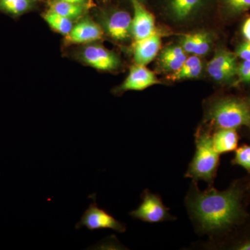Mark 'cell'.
<instances>
[{"mask_svg":"<svg viewBox=\"0 0 250 250\" xmlns=\"http://www.w3.org/2000/svg\"><path fill=\"white\" fill-rule=\"evenodd\" d=\"M185 205L195 231L209 236L212 245L208 247L228 238L250 216L242 178L233 181L224 190L208 186L202 191L197 182L192 181Z\"/></svg>","mask_w":250,"mask_h":250,"instance_id":"1","label":"cell"},{"mask_svg":"<svg viewBox=\"0 0 250 250\" xmlns=\"http://www.w3.org/2000/svg\"><path fill=\"white\" fill-rule=\"evenodd\" d=\"M245 186V192H246V200L248 204H250V174H247L245 177H242Z\"/></svg>","mask_w":250,"mask_h":250,"instance_id":"27","label":"cell"},{"mask_svg":"<svg viewBox=\"0 0 250 250\" xmlns=\"http://www.w3.org/2000/svg\"><path fill=\"white\" fill-rule=\"evenodd\" d=\"M219 12L225 21H231L250 11V0H218Z\"/></svg>","mask_w":250,"mask_h":250,"instance_id":"19","label":"cell"},{"mask_svg":"<svg viewBox=\"0 0 250 250\" xmlns=\"http://www.w3.org/2000/svg\"><path fill=\"white\" fill-rule=\"evenodd\" d=\"M205 70V64L201 57L191 55L187 57L183 65L177 72L170 74L169 80L174 81L195 80L200 78Z\"/></svg>","mask_w":250,"mask_h":250,"instance_id":"18","label":"cell"},{"mask_svg":"<svg viewBox=\"0 0 250 250\" xmlns=\"http://www.w3.org/2000/svg\"><path fill=\"white\" fill-rule=\"evenodd\" d=\"M80 57L87 65L100 71H113L121 63L116 54L98 44L86 46L81 52Z\"/></svg>","mask_w":250,"mask_h":250,"instance_id":"8","label":"cell"},{"mask_svg":"<svg viewBox=\"0 0 250 250\" xmlns=\"http://www.w3.org/2000/svg\"><path fill=\"white\" fill-rule=\"evenodd\" d=\"M210 2L211 0H162L161 7L169 21L185 25L201 17Z\"/></svg>","mask_w":250,"mask_h":250,"instance_id":"4","label":"cell"},{"mask_svg":"<svg viewBox=\"0 0 250 250\" xmlns=\"http://www.w3.org/2000/svg\"><path fill=\"white\" fill-rule=\"evenodd\" d=\"M231 164L241 166L250 174V145L243 144L237 147Z\"/></svg>","mask_w":250,"mask_h":250,"instance_id":"23","label":"cell"},{"mask_svg":"<svg viewBox=\"0 0 250 250\" xmlns=\"http://www.w3.org/2000/svg\"><path fill=\"white\" fill-rule=\"evenodd\" d=\"M90 197L93 200V202L85 210L80 222L76 224L75 228L80 229L82 227H85L90 231L110 229L118 233L126 231V227L125 223L118 221L106 210L98 207L96 194H93Z\"/></svg>","mask_w":250,"mask_h":250,"instance_id":"7","label":"cell"},{"mask_svg":"<svg viewBox=\"0 0 250 250\" xmlns=\"http://www.w3.org/2000/svg\"><path fill=\"white\" fill-rule=\"evenodd\" d=\"M234 53L242 61L250 62V42L245 41L240 42L235 49Z\"/></svg>","mask_w":250,"mask_h":250,"instance_id":"25","label":"cell"},{"mask_svg":"<svg viewBox=\"0 0 250 250\" xmlns=\"http://www.w3.org/2000/svg\"><path fill=\"white\" fill-rule=\"evenodd\" d=\"M214 41L213 33L200 30L181 36L179 43L187 54L202 57L209 54Z\"/></svg>","mask_w":250,"mask_h":250,"instance_id":"12","label":"cell"},{"mask_svg":"<svg viewBox=\"0 0 250 250\" xmlns=\"http://www.w3.org/2000/svg\"><path fill=\"white\" fill-rule=\"evenodd\" d=\"M49 10L72 21L80 18L84 12V5L72 4L60 0H49Z\"/></svg>","mask_w":250,"mask_h":250,"instance_id":"20","label":"cell"},{"mask_svg":"<svg viewBox=\"0 0 250 250\" xmlns=\"http://www.w3.org/2000/svg\"><path fill=\"white\" fill-rule=\"evenodd\" d=\"M139 1H141V2L144 3L145 1H146V0H139Z\"/></svg>","mask_w":250,"mask_h":250,"instance_id":"29","label":"cell"},{"mask_svg":"<svg viewBox=\"0 0 250 250\" xmlns=\"http://www.w3.org/2000/svg\"><path fill=\"white\" fill-rule=\"evenodd\" d=\"M36 0H0V11L16 18L31 11Z\"/></svg>","mask_w":250,"mask_h":250,"instance_id":"21","label":"cell"},{"mask_svg":"<svg viewBox=\"0 0 250 250\" xmlns=\"http://www.w3.org/2000/svg\"><path fill=\"white\" fill-rule=\"evenodd\" d=\"M205 126L212 131L236 129L246 126L250 129V104L248 97L225 95L210 100L205 107Z\"/></svg>","mask_w":250,"mask_h":250,"instance_id":"2","label":"cell"},{"mask_svg":"<svg viewBox=\"0 0 250 250\" xmlns=\"http://www.w3.org/2000/svg\"><path fill=\"white\" fill-rule=\"evenodd\" d=\"M211 247L215 249L250 250V216L229 236Z\"/></svg>","mask_w":250,"mask_h":250,"instance_id":"16","label":"cell"},{"mask_svg":"<svg viewBox=\"0 0 250 250\" xmlns=\"http://www.w3.org/2000/svg\"><path fill=\"white\" fill-rule=\"evenodd\" d=\"M142 202L136 209L130 212V216L145 223H159L173 221L175 217L169 213V208L164 205L162 199L149 189L143 190L141 195Z\"/></svg>","mask_w":250,"mask_h":250,"instance_id":"6","label":"cell"},{"mask_svg":"<svg viewBox=\"0 0 250 250\" xmlns=\"http://www.w3.org/2000/svg\"><path fill=\"white\" fill-rule=\"evenodd\" d=\"M239 139V134L236 129H217L212 134L213 147L220 155L236 150Z\"/></svg>","mask_w":250,"mask_h":250,"instance_id":"17","label":"cell"},{"mask_svg":"<svg viewBox=\"0 0 250 250\" xmlns=\"http://www.w3.org/2000/svg\"><path fill=\"white\" fill-rule=\"evenodd\" d=\"M161 35L160 33L156 31L149 37L135 41L133 46L135 63L146 65L155 59L161 48Z\"/></svg>","mask_w":250,"mask_h":250,"instance_id":"13","label":"cell"},{"mask_svg":"<svg viewBox=\"0 0 250 250\" xmlns=\"http://www.w3.org/2000/svg\"><path fill=\"white\" fill-rule=\"evenodd\" d=\"M247 97H248V100H249V103H250V95H248V96H247Z\"/></svg>","mask_w":250,"mask_h":250,"instance_id":"30","label":"cell"},{"mask_svg":"<svg viewBox=\"0 0 250 250\" xmlns=\"http://www.w3.org/2000/svg\"><path fill=\"white\" fill-rule=\"evenodd\" d=\"M131 15L123 10L114 9L104 16L103 27L106 34L116 41L124 42L131 37Z\"/></svg>","mask_w":250,"mask_h":250,"instance_id":"9","label":"cell"},{"mask_svg":"<svg viewBox=\"0 0 250 250\" xmlns=\"http://www.w3.org/2000/svg\"><path fill=\"white\" fill-rule=\"evenodd\" d=\"M43 19L52 29L64 36L68 35L74 26L72 20L63 17L49 10L43 15Z\"/></svg>","mask_w":250,"mask_h":250,"instance_id":"22","label":"cell"},{"mask_svg":"<svg viewBox=\"0 0 250 250\" xmlns=\"http://www.w3.org/2000/svg\"><path fill=\"white\" fill-rule=\"evenodd\" d=\"M103 28L88 18L82 20L73 26L66 36L67 42L72 44L90 43L103 39Z\"/></svg>","mask_w":250,"mask_h":250,"instance_id":"14","label":"cell"},{"mask_svg":"<svg viewBox=\"0 0 250 250\" xmlns=\"http://www.w3.org/2000/svg\"><path fill=\"white\" fill-rule=\"evenodd\" d=\"M212 134L213 131L205 125L197 130L195 154L185 174L192 182L203 181L208 186L213 185L220 166V154L213 147Z\"/></svg>","mask_w":250,"mask_h":250,"instance_id":"3","label":"cell"},{"mask_svg":"<svg viewBox=\"0 0 250 250\" xmlns=\"http://www.w3.org/2000/svg\"><path fill=\"white\" fill-rule=\"evenodd\" d=\"M131 2L134 9L131 36L135 41H139L152 35L156 31L154 16L139 0H131Z\"/></svg>","mask_w":250,"mask_h":250,"instance_id":"11","label":"cell"},{"mask_svg":"<svg viewBox=\"0 0 250 250\" xmlns=\"http://www.w3.org/2000/svg\"><path fill=\"white\" fill-rule=\"evenodd\" d=\"M187 53L180 45L167 46L161 51L158 65L161 71L172 74L177 72L187 60Z\"/></svg>","mask_w":250,"mask_h":250,"instance_id":"15","label":"cell"},{"mask_svg":"<svg viewBox=\"0 0 250 250\" xmlns=\"http://www.w3.org/2000/svg\"><path fill=\"white\" fill-rule=\"evenodd\" d=\"M239 83H250V62L248 61L238 62L236 85Z\"/></svg>","mask_w":250,"mask_h":250,"instance_id":"24","label":"cell"},{"mask_svg":"<svg viewBox=\"0 0 250 250\" xmlns=\"http://www.w3.org/2000/svg\"><path fill=\"white\" fill-rule=\"evenodd\" d=\"M60 1H67L72 4L84 5L87 0H60Z\"/></svg>","mask_w":250,"mask_h":250,"instance_id":"28","label":"cell"},{"mask_svg":"<svg viewBox=\"0 0 250 250\" xmlns=\"http://www.w3.org/2000/svg\"><path fill=\"white\" fill-rule=\"evenodd\" d=\"M241 33L245 41L250 42V16L245 20L241 27Z\"/></svg>","mask_w":250,"mask_h":250,"instance_id":"26","label":"cell"},{"mask_svg":"<svg viewBox=\"0 0 250 250\" xmlns=\"http://www.w3.org/2000/svg\"><path fill=\"white\" fill-rule=\"evenodd\" d=\"M238 57L225 47H219L207 65L208 76L219 84L236 85Z\"/></svg>","mask_w":250,"mask_h":250,"instance_id":"5","label":"cell"},{"mask_svg":"<svg viewBox=\"0 0 250 250\" xmlns=\"http://www.w3.org/2000/svg\"><path fill=\"white\" fill-rule=\"evenodd\" d=\"M161 83L155 74L147 69L146 65L135 63L130 68L129 75L124 82L115 90V92L121 94L129 90L141 91L152 85L160 84Z\"/></svg>","mask_w":250,"mask_h":250,"instance_id":"10","label":"cell"}]
</instances>
